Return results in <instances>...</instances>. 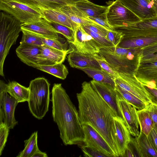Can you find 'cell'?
Here are the masks:
<instances>
[{"label": "cell", "instance_id": "obj_31", "mask_svg": "<svg viewBox=\"0 0 157 157\" xmlns=\"http://www.w3.org/2000/svg\"><path fill=\"white\" fill-rule=\"evenodd\" d=\"M140 131L148 136L154 127L153 121L146 109L137 111Z\"/></svg>", "mask_w": 157, "mask_h": 157}, {"label": "cell", "instance_id": "obj_10", "mask_svg": "<svg viewBox=\"0 0 157 157\" xmlns=\"http://www.w3.org/2000/svg\"><path fill=\"white\" fill-rule=\"evenodd\" d=\"M117 101L124 121L131 136L135 137L140 134V126L137 109L118 93Z\"/></svg>", "mask_w": 157, "mask_h": 157}, {"label": "cell", "instance_id": "obj_41", "mask_svg": "<svg viewBox=\"0 0 157 157\" xmlns=\"http://www.w3.org/2000/svg\"><path fill=\"white\" fill-rule=\"evenodd\" d=\"M124 34L115 30L109 31L106 38L115 47H117L123 39Z\"/></svg>", "mask_w": 157, "mask_h": 157}, {"label": "cell", "instance_id": "obj_45", "mask_svg": "<svg viewBox=\"0 0 157 157\" xmlns=\"http://www.w3.org/2000/svg\"><path fill=\"white\" fill-rule=\"evenodd\" d=\"M92 21L103 27L108 31L113 30V28L111 26L108 22L106 17L105 16L96 17H89Z\"/></svg>", "mask_w": 157, "mask_h": 157}, {"label": "cell", "instance_id": "obj_6", "mask_svg": "<svg viewBox=\"0 0 157 157\" xmlns=\"http://www.w3.org/2000/svg\"><path fill=\"white\" fill-rule=\"evenodd\" d=\"M0 10L13 16L21 23L43 18L39 9L14 0H0Z\"/></svg>", "mask_w": 157, "mask_h": 157}, {"label": "cell", "instance_id": "obj_8", "mask_svg": "<svg viewBox=\"0 0 157 157\" xmlns=\"http://www.w3.org/2000/svg\"><path fill=\"white\" fill-rule=\"evenodd\" d=\"M119 31L124 34V39L157 38V16L120 27Z\"/></svg>", "mask_w": 157, "mask_h": 157}, {"label": "cell", "instance_id": "obj_22", "mask_svg": "<svg viewBox=\"0 0 157 157\" xmlns=\"http://www.w3.org/2000/svg\"><path fill=\"white\" fill-rule=\"evenodd\" d=\"M0 90L5 91L14 98L18 102L28 101L29 94V88L24 86L15 81L6 84L0 80Z\"/></svg>", "mask_w": 157, "mask_h": 157}, {"label": "cell", "instance_id": "obj_32", "mask_svg": "<svg viewBox=\"0 0 157 157\" xmlns=\"http://www.w3.org/2000/svg\"><path fill=\"white\" fill-rule=\"evenodd\" d=\"M136 138L144 157H157V152L147 136L140 131L139 136Z\"/></svg>", "mask_w": 157, "mask_h": 157}, {"label": "cell", "instance_id": "obj_27", "mask_svg": "<svg viewBox=\"0 0 157 157\" xmlns=\"http://www.w3.org/2000/svg\"><path fill=\"white\" fill-rule=\"evenodd\" d=\"M157 62V42L140 48L136 56V69L141 64Z\"/></svg>", "mask_w": 157, "mask_h": 157}, {"label": "cell", "instance_id": "obj_40", "mask_svg": "<svg viewBox=\"0 0 157 157\" xmlns=\"http://www.w3.org/2000/svg\"><path fill=\"white\" fill-rule=\"evenodd\" d=\"M10 130L4 122L0 123V155L5 146Z\"/></svg>", "mask_w": 157, "mask_h": 157}, {"label": "cell", "instance_id": "obj_14", "mask_svg": "<svg viewBox=\"0 0 157 157\" xmlns=\"http://www.w3.org/2000/svg\"><path fill=\"white\" fill-rule=\"evenodd\" d=\"M93 87L107 103L117 116L123 117L118 101V93L115 88L109 84L101 83L94 80L90 82Z\"/></svg>", "mask_w": 157, "mask_h": 157}, {"label": "cell", "instance_id": "obj_23", "mask_svg": "<svg viewBox=\"0 0 157 157\" xmlns=\"http://www.w3.org/2000/svg\"><path fill=\"white\" fill-rule=\"evenodd\" d=\"M136 78L142 84L148 82H157V62L140 65L134 73Z\"/></svg>", "mask_w": 157, "mask_h": 157}, {"label": "cell", "instance_id": "obj_11", "mask_svg": "<svg viewBox=\"0 0 157 157\" xmlns=\"http://www.w3.org/2000/svg\"><path fill=\"white\" fill-rule=\"evenodd\" d=\"M21 29L29 32L42 38L56 39L59 37L55 29L49 22L43 18L22 23Z\"/></svg>", "mask_w": 157, "mask_h": 157}, {"label": "cell", "instance_id": "obj_26", "mask_svg": "<svg viewBox=\"0 0 157 157\" xmlns=\"http://www.w3.org/2000/svg\"><path fill=\"white\" fill-rule=\"evenodd\" d=\"M14 0L34 8L45 9H59L64 6L72 4L67 0Z\"/></svg>", "mask_w": 157, "mask_h": 157}, {"label": "cell", "instance_id": "obj_7", "mask_svg": "<svg viewBox=\"0 0 157 157\" xmlns=\"http://www.w3.org/2000/svg\"><path fill=\"white\" fill-rule=\"evenodd\" d=\"M106 19L113 29L126 26L141 20L124 6L119 0L112 2L108 6Z\"/></svg>", "mask_w": 157, "mask_h": 157}, {"label": "cell", "instance_id": "obj_44", "mask_svg": "<svg viewBox=\"0 0 157 157\" xmlns=\"http://www.w3.org/2000/svg\"><path fill=\"white\" fill-rule=\"evenodd\" d=\"M81 26L84 27L91 31L105 37H106L109 31L97 23L89 24L87 25H82Z\"/></svg>", "mask_w": 157, "mask_h": 157}, {"label": "cell", "instance_id": "obj_13", "mask_svg": "<svg viewBox=\"0 0 157 157\" xmlns=\"http://www.w3.org/2000/svg\"><path fill=\"white\" fill-rule=\"evenodd\" d=\"M82 125L84 134L83 144L95 148L109 157H115L109 145L98 132L89 124H84Z\"/></svg>", "mask_w": 157, "mask_h": 157}, {"label": "cell", "instance_id": "obj_34", "mask_svg": "<svg viewBox=\"0 0 157 157\" xmlns=\"http://www.w3.org/2000/svg\"><path fill=\"white\" fill-rule=\"evenodd\" d=\"M117 91L126 101L134 106L137 110L145 109L147 107L146 104L141 100L132 94L122 89L117 85H115Z\"/></svg>", "mask_w": 157, "mask_h": 157}, {"label": "cell", "instance_id": "obj_24", "mask_svg": "<svg viewBox=\"0 0 157 157\" xmlns=\"http://www.w3.org/2000/svg\"><path fill=\"white\" fill-rule=\"evenodd\" d=\"M59 10L72 21L81 25L96 23L91 20L74 4L64 6Z\"/></svg>", "mask_w": 157, "mask_h": 157}, {"label": "cell", "instance_id": "obj_1", "mask_svg": "<svg viewBox=\"0 0 157 157\" xmlns=\"http://www.w3.org/2000/svg\"><path fill=\"white\" fill-rule=\"evenodd\" d=\"M77 94L81 124H88L104 138L115 157H119L116 144L113 118L116 115L93 87L90 82H83Z\"/></svg>", "mask_w": 157, "mask_h": 157}, {"label": "cell", "instance_id": "obj_43", "mask_svg": "<svg viewBox=\"0 0 157 157\" xmlns=\"http://www.w3.org/2000/svg\"><path fill=\"white\" fill-rule=\"evenodd\" d=\"M127 146L131 150L133 154L134 157H144L143 153L136 137H132L131 136L130 140Z\"/></svg>", "mask_w": 157, "mask_h": 157}, {"label": "cell", "instance_id": "obj_25", "mask_svg": "<svg viewBox=\"0 0 157 157\" xmlns=\"http://www.w3.org/2000/svg\"><path fill=\"white\" fill-rule=\"evenodd\" d=\"M75 6L89 17H96L106 15L108 6L95 4L88 0L75 3Z\"/></svg>", "mask_w": 157, "mask_h": 157}, {"label": "cell", "instance_id": "obj_33", "mask_svg": "<svg viewBox=\"0 0 157 157\" xmlns=\"http://www.w3.org/2000/svg\"><path fill=\"white\" fill-rule=\"evenodd\" d=\"M37 131L33 133L30 137L24 141V148L17 157H32L39 149L37 145Z\"/></svg>", "mask_w": 157, "mask_h": 157}, {"label": "cell", "instance_id": "obj_16", "mask_svg": "<svg viewBox=\"0 0 157 157\" xmlns=\"http://www.w3.org/2000/svg\"><path fill=\"white\" fill-rule=\"evenodd\" d=\"M116 144L119 157H122L131 139V135L124 120L116 116L113 118Z\"/></svg>", "mask_w": 157, "mask_h": 157}, {"label": "cell", "instance_id": "obj_39", "mask_svg": "<svg viewBox=\"0 0 157 157\" xmlns=\"http://www.w3.org/2000/svg\"><path fill=\"white\" fill-rule=\"evenodd\" d=\"M82 26L84 30L87 33L91 35L102 47L114 46L107 39L106 37L102 36L98 33L94 32L84 27L83 26Z\"/></svg>", "mask_w": 157, "mask_h": 157}, {"label": "cell", "instance_id": "obj_48", "mask_svg": "<svg viewBox=\"0 0 157 157\" xmlns=\"http://www.w3.org/2000/svg\"><path fill=\"white\" fill-rule=\"evenodd\" d=\"M147 136L157 152V132L154 128L152 130Z\"/></svg>", "mask_w": 157, "mask_h": 157}, {"label": "cell", "instance_id": "obj_18", "mask_svg": "<svg viewBox=\"0 0 157 157\" xmlns=\"http://www.w3.org/2000/svg\"><path fill=\"white\" fill-rule=\"evenodd\" d=\"M69 53L44 45L41 47L37 62L39 66L48 65L63 63Z\"/></svg>", "mask_w": 157, "mask_h": 157}, {"label": "cell", "instance_id": "obj_42", "mask_svg": "<svg viewBox=\"0 0 157 157\" xmlns=\"http://www.w3.org/2000/svg\"><path fill=\"white\" fill-rule=\"evenodd\" d=\"M80 146L85 157H109L105 154L94 148L84 144H82Z\"/></svg>", "mask_w": 157, "mask_h": 157}, {"label": "cell", "instance_id": "obj_47", "mask_svg": "<svg viewBox=\"0 0 157 157\" xmlns=\"http://www.w3.org/2000/svg\"><path fill=\"white\" fill-rule=\"evenodd\" d=\"M145 86L149 93L151 103L157 105V87L156 85L152 87Z\"/></svg>", "mask_w": 157, "mask_h": 157}, {"label": "cell", "instance_id": "obj_49", "mask_svg": "<svg viewBox=\"0 0 157 157\" xmlns=\"http://www.w3.org/2000/svg\"><path fill=\"white\" fill-rule=\"evenodd\" d=\"M47 154L41 151L38 149L33 155L32 157H47Z\"/></svg>", "mask_w": 157, "mask_h": 157}, {"label": "cell", "instance_id": "obj_37", "mask_svg": "<svg viewBox=\"0 0 157 157\" xmlns=\"http://www.w3.org/2000/svg\"><path fill=\"white\" fill-rule=\"evenodd\" d=\"M58 33L63 35L69 43L73 44L75 40V32L70 28L65 25L54 22H50Z\"/></svg>", "mask_w": 157, "mask_h": 157}, {"label": "cell", "instance_id": "obj_52", "mask_svg": "<svg viewBox=\"0 0 157 157\" xmlns=\"http://www.w3.org/2000/svg\"><path fill=\"white\" fill-rule=\"evenodd\" d=\"M69 1L72 4H75L78 2L84 0H67Z\"/></svg>", "mask_w": 157, "mask_h": 157}, {"label": "cell", "instance_id": "obj_5", "mask_svg": "<svg viewBox=\"0 0 157 157\" xmlns=\"http://www.w3.org/2000/svg\"><path fill=\"white\" fill-rule=\"evenodd\" d=\"M22 23L11 15L0 13V75L4 77V63L11 46L14 44L21 31Z\"/></svg>", "mask_w": 157, "mask_h": 157}, {"label": "cell", "instance_id": "obj_3", "mask_svg": "<svg viewBox=\"0 0 157 157\" xmlns=\"http://www.w3.org/2000/svg\"><path fill=\"white\" fill-rule=\"evenodd\" d=\"M140 48L103 47L98 53L118 73L133 74L136 68V56Z\"/></svg>", "mask_w": 157, "mask_h": 157}, {"label": "cell", "instance_id": "obj_46", "mask_svg": "<svg viewBox=\"0 0 157 157\" xmlns=\"http://www.w3.org/2000/svg\"><path fill=\"white\" fill-rule=\"evenodd\" d=\"M152 118L154 126L157 125V105L151 103L146 108Z\"/></svg>", "mask_w": 157, "mask_h": 157}, {"label": "cell", "instance_id": "obj_53", "mask_svg": "<svg viewBox=\"0 0 157 157\" xmlns=\"http://www.w3.org/2000/svg\"><path fill=\"white\" fill-rule=\"evenodd\" d=\"M154 128L155 129L157 132V125L155 126Z\"/></svg>", "mask_w": 157, "mask_h": 157}, {"label": "cell", "instance_id": "obj_17", "mask_svg": "<svg viewBox=\"0 0 157 157\" xmlns=\"http://www.w3.org/2000/svg\"><path fill=\"white\" fill-rule=\"evenodd\" d=\"M122 4L141 20L156 16L148 0H119Z\"/></svg>", "mask_w": 157, "mask_h": 157}, {"label": "cell", "instance_id": "obj_28", "mask_svg": "<svg viewBox=\"0 0 157 157\" xmlns=\"http://www.w3.org/2000/svg\"><path fill=\"white\" fill-rule=\"evenodd\" d=\"M79 69L84 71L93 80L99 82L109 84L115 87L114 79L103 70L91 67L81 68Z\"/></svg>", "mask_w": 157, "mask_h": 157}, {"label": "cell", "instance_id": "obj_35", "mask_svg": "<svg viewBox=\"0 0 157 157\" xmlns=\"http://www.w3.org/2000/svg\"><path fill=\"white\" fill-rule=\"evenodd\" d=\"M22 36L20 44L33 45L40 47L44 45L42 38L27 31L21 29Z\"/></svg>", "mask_w": 157, "mask_h": 157}, {"label": "cell", "instance_id": "obj_38", "mask_svg": "<svg viewBox=\"0 0 157 157\" xmlns=\"http://www.w3.org/2000/svg\"><path fill=\"white\" fill-rule=\"evenodd\" d=\"M57 39H50L42 38V40L44 45L51 47L59 51L70 52L74 49H68L67 43H63Z\"/></svg>", "mask_w": 157, "mask_h": 157}, {"label": "cell", "instance_id": "obj_20", "mask_svg": "<svg viewBox=\"0 0 157 157\" xmlns=\"http://www.w3.org/2000/svg\"><path fill=\"white\" fill-rule=\"evenodd\" d=\"M68 54L67 56L68 61L72 67L79 69L91 67L102 69L94 57L93 54L82 53L74 49Z\"/></svg>", "mask_w": 157, "mask_h": 157}, {"label": "cell", "instance_id": "obj_12", "mask_svg": "<svg viewBox=\"0 0 157 157\" xmlns=\"http://www.w3.org/2000/svg\"><path fill=\"white\" fill-rule=\"evenodd\" d=\"M73 45L77 52L88 54L98 53L100 48L102 47L80 25L75 32V40Z\"/></svg>", "mask_w": 157, "mask_h": 157}, {"label": "cell", "instance_id": "obj_4", "mask_svg": "<svg viewBox=\"0 0 157 157\" xmlns=\"http://www.w3.org/2000/svg\"><path fill=\"white\" fill-rule=\"evenodd\" d=\"M50 87V83L44 77L36 78L29 83V109L33 115L39 120L42 119L48 110Z\"/></svg>", "mask_w": 157, "mask_h": 157}, {"label": "cell", "instance_id": "obj_51", "mask_svg": "<svg viewBox=\"0 0 157 157\" xmlns=\"http://www.w3.org/2000/svg\"><path fill=\"white\" fill-rule=\"evenodd\" d=\"M153 8L156 16H157V0H148Z\"/></svg>", "mask_w": 157, "mask_h": 157}, {"label": "cell", "instance_id": "obj_30", "mask_svg": "<svg viewBox=\"0 0 157 157\" xmlns=\"http://www.w3.org/2000/svg\"><path fill=\"white\" fill-rule=\"evenodd\" d=\"M37 69L64 80L69 73L67 68L63 63L48 65L39 66Z\"/></svg>", "mask_w": 157, "mask_h": 157}, {"label": "cell", "instance_id": "obj_19", "mask_svg": "<svg viewBox=\"0 0 157 157\" xmlns=\"http://www.w3.org/2000/svg\"><path fill=\"white\" fill-rule=\"evenodd\" d=\"M41 47L20 44L16 50V53L20 60L27 65L36 68L39 66L37 62Z\"/></svg>", "mask_w": 157, "mask_h": 157}, {"label": "cell", "instance_id": "obj_50", "mask_svg": "<svg viewBox=\"0 0 157 157\" xmlns=\"http://www.w3.org/2000/svg\"><path fill=\"white\" fill-rule=\"evenodd\" d=\"M122 157H134L133 154L130 148L127 146L124 154Z\"/></svg>", "mask_w": 157, "mask_h": 157}, {"label": "cell", "instance_id": "obj_54", "mask_svg": "<svg viewBox=\"0 0 157 157\" xmlns=\"http://www.w3.org/2000/svg\"><path fill=\"white\" fill-rule=\"evenodd\" d=\"M156 86L157 87V82L156 83Z\"/></svg>", "mask_w": 157, "mask_h": 157}, {"label": "cell", "instance_id": "obj_36", "mask_svg": "<svg viewBox=\"0 0 157 157\" xmlns=\"http://www.w3.org/2000/svg\"><path fill=\"white\" fill-rule=\"evenodd\" d=\"M93 56L98 63L102 69L110 75L114 79L120 76L119 73L108 63L102 56L98 53L94 54Z\"/></svg>", "mask_w": 157, "mask_h": 157}, {"label": "cell", "instance_id": "obj_21", "mask_svg": "<svg viewBox=\"0 0 157 157\" xmlns=\"http://www.w3.org/2000/svg\"><path fill=\"white\" fill-rule=\"evenodd\" d=\"M43 18L49 22L57 23L66 26L75 32L79 26L72 21L66 15L59 9H39Z\"/></svg>", "mask_w": 157, "mask_h": 157}, {"label": "cell", "instance_id": "obj_29", "mask_svg": "<svg viewBox=\"0 0 157 157\" xmlns=\"http://www.w3.org/2000/svg\"><path fill=\"white\" fill-rule=\"evenodd\" d=\"M157 42V38H136L123 39L118 46L124 48H139Z\"/></svg>", "mask_w": 157, "mask_h": 157}, {"label": "cell", "instance_id": "obj_15", "mask_svg": "<svg viewBox=\"0 0 157 157\" xmlns=\"http://www.w3.org/2000/svg\"><path fill=\"white\" fill-rule=\"evenodd\" d=\"M18 103L6 92L0 90V105L4 114V122L10 129H13L18 123L15 118L14 112Z\"/></svg>", "mask_w": 157, "mask_h": 157}, {"label": "cell", "instance_id": "obj_2", "mask_svg": "<svg viewBox=\"0 0 157 157\" xmlns=\"http://www.w3.org/2000/svg\"><path fill=\"white\" fill-rule=\"evenodd\" d=\"M52 116L65 145L83 144L84 134L78 111L61 83H55L52 91Z\"/></svg>", "mask_w": 157, "mask_h": 157}, {"label": "cell", "instance_id": "obj_9", "mask_svg": "<svg viewBox=\"0 0 157 157\" xmlns=\"http://www.w3.org/2000/svg\"><path fill=\"white\" fill-rule=\"evenodd\" d=\"M119 74L120 76L114 79L115 85L141 100L147 106L151 103L148 91L145 86L136 78L134 73Z\"/></svg>", "mask_w": 157, "mask_h": 157}]
</instances>
